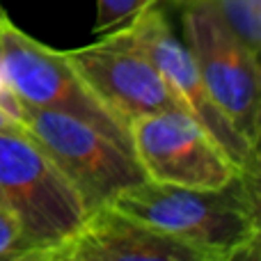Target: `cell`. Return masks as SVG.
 <instances>
[{"instance_id": "1", "label": "cell", "mask_w": 261, "mask_h": 261, "mask_svg": "<svg viewBox=\"0 0 261 261\" xmlns=\"http://www.w3.org/2000/svg\"><path fill=\"white\" fill-rule=\"evenodd\" d=\"M117 211L186 245L199 261L257 252V174L241 172L222 188H181L144 179L110 202Z\"/></svg>"}, {"instance_id": "2", "label": "cell", "mask_w": 261, "mask_h": 261, "mask_svg": "<svg viewBox=\"0 0 261 261\" xmlns=\"http://www.w3.org/2000/svg\"><path fill=\"white\" fill-rule=\"evenodd\" d=\"M0 204L16 218L30 261L67 241L87 218L81 195L25 126L0 130Z\"/></svg>"}, {"instance_id": "3", "label": "cell", "mask_w": 261, "mask_h": 261, "mask_svg": "<svg viewBox=\"0 0 261 261\" xmlns=\"http://www.w3.org/2000/svg\"><path fill=\"white\" fill-rule=\"evenodd\" d=\"M21 124L76 188L87 213L147 179L133 151L73 115L21 103Z\"/></svg>"}, {"instance_id": "4", "label": "cell", "mask_w": 261, "mask_h": 261, "mask_svg": "<svg viewBox=\"0 0 261 261\" xmlns=\"http://www.w3.org/2000/svg\"><path fill=\"white\" fill-rule=\"evenodd\" d=\"M0 71L23 106L67 113L130 151L128 128L99 101L64 53L21 32L0 9Z\"/></svg>"}, {"instance_id": "5", "label": "cell", "mask_w": 261, "mask_h": 261, "mask_svg": "<svg viewBox=\"0 0 261 261\" xmlns=\"http://www.w3.org/2000/svg\"><path fill=\"white\" fill-rule=\"evenodd\" d=\"M128 138L135 161L153 184L222 188L241 174L216 140L184 110L135 117Z\"/></svg>"}, {"instance_id": "6", "label": "cell", "mask_w": 261, "mask_h": 261, "mask_svg": "<svg viewBox=\"0 0 261 261\" xmlns=\"http://www.w3.org/2000/svg\"><path fill=\"white\" fill-rule=\"evenodd\" d=\"M184 7L186 41L213 101L259 147V58L231 35L208 0H190Z\"/></svg>"}, {"instance_id": "7", "label": "cell", "mask_w": 261, "mask_h": 261, "mask_svg": "<svg viewBox=\"0 0 261 261\" xmlns=\"http://www.w3.org/2000/svg\"><path fill=\"white\" fill-rule=\"evenodd\" d=\"M158 3L149 5L135 21L128 23L126 28L130 35L156 64L179 108L216 140L218 147L241 172L257 174V147H252L231 124V119L218 108L190 48L181 39H176Z\"/></svg>"}, {"instance_id": "8", "label": "cell", "mask_w": 261, "mask_h": 261, "mask_svg": "<svg viewBox=\"0 0 261 261\" xmlns=\"http://www.w3.org/2000/svg\"><path fill=\"white\" fill-rule=\"evenodd\" d=\"M99 37L101 39L90 46L64 50V58L124 126L128 128V124L142 115L181 110L161 71L128 28Z\"/></svg>"}, {"instance_id": "9", "label": "cell", "mask_w": 261, "mask_h": 261, "mask_svg": "<svg viewBox=\"0 0 261 261\" xmlns=\"http://www.w3.org/2000/svg\"><path fill=\"white\" fill-rule=\"evenodd\" d=\"M37 261H199V257L108 204L87 213L67 241L46 250Z\"/></svg>"}, {"instance_id": "10", "label": "cell", "mask_w": 261, "mask_h": 261, "mask_svg": "<svg viewBox=\"0 0 261 261\" xmlns=\"http://www.w3.org/2000/svg\"><path fill=\"white\" fill-rule=\"evenodd\" d=\"M231 35L252 55L261 53V0H208Z\"/></svg>"}, {"instance_id": "11", "label": "cell", "mask_w": 261, "mask_h": 261, "mask_svg": "<svg viewBox=\"0 0 261 261\" xmlns=\"http://www.w3.org/2000/svg\"><path fill=\"white\" fill-rule=\"evenodd\" d=\"M153 3L158 0H96L94 35H108L119 28H126Z\"/></svg>"}, {"instance_id": "12", "label": "cell", "mask_w": 261, "mask_h": 261, "mask_svg": "<svg viewBox=\"0 0 261 261\" xmlns=\"http://www.w3.org/2000/svg\"><path fill=\"white\" fill-rule=\"evenodd\" d=\"M28 243L16 218L7 206L0 204V259H25Z\"/></svg>"}, {"instance_id": "13", "label": "cell", "mask_w": 261, "mask_h": 261, "mask_svg": "<svg viewBox=\"0 0 261 261\" xmlns=\"http://www.w3.org/2000/svg\"><path fill=\"white\" fill-rule=\"evenodd\" d=\"M0 110H5L9 117H14V119L21 122V101L16 99V94L12 92V87L7 85L3 71H0Z\"/></svg>"}, {"instance_id": "14", "label": "cell", "mask_w": 261, "mask_h": 261, "mask_svg": "<svg viewBox=\"0 0 261 261\" xmlns=\"http://www.w3.org/2000/svg\"><path fill=\"white\" fill-rule=\"evenodd\" d=\"M18 128H23V124L18 119L9 117L5 110H0V130H18Z\"/></svg>"}, {"instance_id": "15", "label": "cell", "mask_w": 261, "mask_h": 261, "mask_svg": "<svg viewBox=\"0 0 261 261\" xmlns=\"http://www.w3.org/2000/svg\"><path fill=\"white\" fill-rule=\"evenodd\" d=\"M170 3H176V5H186V3H190V0H170Z\"/></svg>"}]
</instances>
